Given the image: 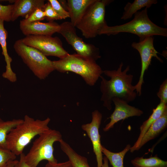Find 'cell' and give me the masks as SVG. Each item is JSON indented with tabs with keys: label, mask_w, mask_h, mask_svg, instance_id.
<instances>
[{
	"label": "cell",
	"mask_w": 167,
	"mask_h": 167,
	"mask_svg": "<svg viewBox=\"0 0 167 167\" xmlns=\"http://www.w3.org/2000/svg\"><path fill=\"white\" fill-rule=\"evenodd\" d=\"M59 142L61 149L68 157L72 167H90L86 158L77 153L62 139Z\"/></svg>",
	"instance_id": "obj_19"
},
{
	"label": "cell",
	"mask_w": 167,
	"mask_h": 167,
	"mask_svg": "<svg viewBox=\"0 0 167 167\" xmlns=\"http://www.w3.org/2000/svg\"><path fill=\"white\" fill-rule=\"evenodd\" d=\"M58 33L64 37L77 54L96 61L101 57L99 48L84 42L77 35L75 27L70 22H65L60 24Z\"/></svg>",
	"instance_id": "obj_9"
},
{
	"label": "cell",
	"mask_w": 167,
	"mask_h": 167,
	"mask_svg": "<svg viewBox=\"0 0 167 167\" xmlns=\"http://www.w3.org/2000/svg\"><path fill=\"white\" fill-rule=\"evenodd\" d=\"M102 116V114L98 110H95L92 113L91 122L84 124L81 126L82 129L86 132L92 143L93 151L96 156L97 167H102L103 164L102 145L99 132Z\"/></svg>",
	"instance_id": "obj_11"
},
{
	"label": "cell",
	"mask_w": 167,
	"mask_h": 167,
	"mask_svg": "<svg viewBox=\"0 0 167 167\" xmlns=\"http://www.w3.org/2000/svg\"><path fill=\"white\" fill-rule=\"evenodd\" d=\"M13 47L16 54L39 79H45L55 70L52 61L38 50L25 45L21 39L15 41Z\"/></svg>",
	"instance_id": "obj_6"
},
{
	"label": "cell",
	"mask_w": 167,
	"mask_h": 167,
	"mask_svg": "<svg viewBox=\"0 0 167 167\" xmlns=\"http://www.w3.org/2000/svg\"><path fill=\"white\" fill-rule=\"evenodd\" d=\"M45 19V13L43 9H38L34 11L28 18L21 21L25 23H30L36 21H40Z\"/></svg>",
	"instance_id": "obj_26"
},
{
	"label": "cell",
	"mask_w": 167,
	"mask_h": 167,
	"mask_svg": "<svg viewBox=\"0 0 167 167\" xmlns=\"http://www.w3.org/2000/svg\"><path fill=\"white\" fill-rule=\"evenodd\" d=\"M131 147V145L128 144L122 151L114 152L109 151L102 145L101 150L102 153L105 155L113 167H124V157Z\"/></svg>",
	"instance_id": "obj_22"
},
{
	"label": "cell",
	"mask_w": 167,
	"mask_h": 167,
	"mask_svg": "<svg viewBox=\"0 0 167 167\" xmlns=\"http://www.w3.org/2000/svg\"><path fill=\"white\" fill-rule=\"evenodd\" d=\"M50 119H35L26 115L23 122L12 129L8 135L6 147L16 156L22 153L25 147L36 136L49 130Z\"/></svg>",
	"instance_id": "obj_2"
},
{
	"label": "cell",
	"mask_w": 167,
	"mask_h": 167,
	"mask_svg": "<svg viewBox=\"0 0 167 167\" xmlns=\"http://www.w3.org/2000/svg\"><path fill=\"white\" fill-rule=\"evenodd\" d=\"M157 2L156 0H135L132 3L128 2L124 7V11L121 19L123 20L130 19L142 8L145 7L148 9Z\"/></svg>",
	"instance_id": "obj_20"
},
{
	"label": "cell",
	"mask_w": 167,
	"mask_h": 167,
	"mask_svg": "<svg viewBox=\"0 0 167 167\" xmlns=\"http://www.w3.org/2000/svg\"><path fill=\"white\" fill-rule=\"evenodd\" d=\"M45 2L44 0H14L11 21H14L19 17L26 19L38 9L44 10Z\"/></svg>",
	"instance_id": "obj_14"
},
{
	"label": "cell",
	"mask_w": 167,
	"mask_h": 167,
	"mask_svg": "<svg viewBox=\"0 0 167 167\" xmlns=\"http://www.w3.org/2000/svg\"><path fill=\"white\" fill-rule=\"evenodd\" d=\"M62 139L59 131L50 128L35 140L29 152L24 155L25 161L31 167H37L44 160L49 162H57L54 155L53 145L55 142H59Z\"/></svg>",
	"instance_id": "obj_5"
},
{
	"label": "cell",
	"mask_w": 167,
	"mask_h": 167,
	"mask_svg": "<svg viewBox=\"0 0 167 167\" xmlns=\"http://www.w3.org/2000/svg\"><path fill=\"white\" fill-rule=\"evenodd\" d=\"M1 94H0V97H1Z\"/></svg>",
	"instance_id": "obj_34"
},
{
	"label": "cell",
	"mask_w": 167,
	"mask_h": 167,
	"mask_svg": "<svg viewBox=\"0 0 167 167\" xmlns=\"http://www.w3.org/2000/svg\"><path fill=\"white\" fill-rule=\"evenodd\" d=\"M154 39L153 36H150L139 41L138 42H134L131 45V47L139 53L141 60L140 74L138 83L135 85V91L139 96L142 94V86L144 83V73L151 65L152 58L155 57L160 62H163V60L157 55L159 53L154 46Z\"/></svg>",
	"instance_id": "obj_10"
},
{
	"label": "cell",
	"mask_w": 167,
	"mask_h": 167,
	"mask_svg": "<svg viewBox=\"0 0 167 167\" xmlns=\"http://www.w3.org/2000/svg\"><path fill=\"white\" fill-rule=\"evenodd\" d=\"M167 108V104L160 102L156 107L153 109L152 113L149 118L140 126L139 136L134 145L131 147L130 149L131 152H133L137 151L141 140L145 133L151 126L162 115Z\"/></svg>",
	"instance_id": "obj_18"
},
{
	"label": "cell",
	"mask_w": 167,
	"mask_h": 167,
	"mask_svg": "<svg viewBox=\"0 0 167 167\" xmlns=\"http://www.w3.org/2000/svg\"><path fill=\"white\" fill-rule=\"evenodd\" d=\"M123 65L122 62L116 70L103 71V73L110 78L109 79L107 80L101 75L100 77V89L102 94L101 101L103 105L109 110L112 108L113 98L120 99L128 103L134 101L137 95L135 85L132 84L133 75L127 73L130 66H127L122 71Z\"/></svg>",
	"instance_id": "obj_1"
},
{
	"label": "cell",
	"mask_w": 167,
	"mask_h": 167,
	"mask_svg": "<svg viewBox=\"0 0 167 167\" xmlns=\"http://www.w3.org/2000/svg\"><path fill=\"white\" fill-rule=\"evenodd\" d=\"M103 164L102 167H109L108 165V160L106 156H105L103 157Z\"/></svg>",
	"instance_id": "obj_32"
},
{
	"label": "cell",
	"mask_w": 167,
	"mask_h": 167,
	"mask_svg": "<svg viewBox=\"0 0 167 167\" xmlns=\"http://www.w3.org/2000/svg\"><path fill=\"white\" fill-rule=\"evenodd\" d=\"M112 102L115 105L114 110L109 117L110 122L103 128V131L106 132L114 127L118 121L130 117L139 116L143 114L142 110L129 105L125 101L117 98H114Z\"/></svg>",
	"instance_id": "obj_12"
},
{
	"label": "cell",
	"mask_w": 167,
	"mask_h": 167,
	"mask_svg": "<svg viewBox=\"0 0 167 167\" xmlns=\"http://www.w3.org/2000/svg\"><path fill=\"white\" fill-rule=\"evenodd\" d=\"M13 7V4L7 5L0 4V19L4 21H11Z\"/></svg>",
	"instance_id": "obj_27"
},
{
	"label": "cell",
	"mask_w": 167,
	"mask_h": 167,
	"mask_svg": "<svg viewBox=\"0 0 167 167\" xmlns=\"http://www.w3.org/2000/svg\"><path fill=\"white\" fill-rule=\"evenodd\" d=\"M167 126V108L162 115L149 127L142 137L137 151L150 140L154 139L162 132Z\"/></svg>",
	"instance_id": "obj_17"
},
{
	"label": "cell",
	"mask_w": 167,
	"mask_h": 167,
	"mask_svg": "<svg viewBox=\"0 0 167 167\" xmlns=\"http://www.w3.org/2000/svg\"><path fill=\"white\" fill-rule=\"evenodd\" d=\"M96 0H68L66 3L70 22L75 27L89 6Z\"/></svg>",
	"instance_id": "obj_16"
},
{
	"label": "cell",
	"mask_w": 167,
	"mask_h": 167,
	"mask_svg": "<svg viewBox=\"0 0 167 167\" xmlns=\"http://www.w3.org/2000/svg\"><path fill=\"white\" fill-rule=\"evenodd\" d=\"M4 21L0 19V45L2 50V54L4 57L6 62V71L2 75V77L11 82H15L17 80L16 74L12 69L11 63L12 58L9 55L7 49L6 39L8 32L4 28Z\"/></svg>",
	"instance_id": "obj_15"
},
{
	"label": "cell",
	"mask_w": 167,
	"mask_h": 167,
	"mask_svg": "<svg viewBox=\"0 0 167 167\" xmlns=\"http://www.w3.org/2000/svg\"><path fill=\"white\" fill-rule=\"evenodd\" d=\"M20 29L22 33L27 36L29 35H39L52 36L58 32L60 25L54 21L43 23L36 21L25 23L20 21Z\"/></svg>",
	"instance_id": "obj_13"
},
{
	"label": "cell",
	"mask_w": 167,
	"mask_h": 167,
	"mask_svg": "<svg viewBox=\"0 0 167 167\" xmlns=\"http://www.w3.org/2000/svg\"><path fill=\"white\" fill-rule=\"evenodd\" d=\"M55 70L61 73L70 71L80 75L88 85L93 86L102 73L96 61L77 54H69L62 59L52 61Z\"/></svg>",
	"instance_id": "obj_4"
},
{
	"label": "cell",
	"mask_w": 167,
	"mask_h": 167,
	"mask_svg": "<svg viewBox=\"0 0 167 167\" xmlns=\"http://www.w3.org/2000/svg\"><path fill=\"white\" fill-rule=\"evenodd\" d=\"M135 167H167V161L161 160L157 155L148 158L143 156L135 158L131 161Z\"/></svg>",
	"instance_id": "obj_21"
},
{
	"label": "cell",
	"mask_w": 167,
	"mask_h": 167,
	"mask_svg": "<svg viewBox=\"0 0 167 167\" xmlns=\"http://www.w3.org/2000/svg\"><path fill=\"white\" fill-rule=\"evenodd\" d=\"M45 19L49 21H54V20L60 19L59 18L52 7L49 2L45 4L44 9Z\"/></svg>",
	"instance_id": "obj_28"
},
{
	"label": "cell",
	"mask_w": 167,
	"mask_h": 167,
	"mask_svg": "<svg viewBox=\"0 0 167 167\" xmlns=\"http://www.w3.org/2000/svg\"><path fill=\"white\" fill-rule=\"evenodd\" d=\"M52 7L58 15L60 19H65L70 17L69 14L61 5L58 1L57 0H49Z\"/></svg>",
	"instance_id": "obj_25"
},
{
	"label": "cell",
	"mask_w": 167,
	"mask_h": 167,
	"mask_svg": "<svg viewBox=\"0 0 167 167\" xmlns=\"http://www.w3.org/2000/svg\"><path fill=\"white\" fill-rule=\"evenodd\" d=\"M157 95L160 102L167 103V79H166L160 86Z\"/></svg>",
	"instance_id": "obj_29"
},
{
	"label": "cell",
	"mask_w": 167,
	"mask_h": 167,
	"mask_svg": "<svg viewBox=\"0 0 167 167\" xmlns=\"http://www.w3.org/2000/svg\"><path fill=\"white\" fill-rule=\"evenodd\" d=\"M21 39L25 45L36 49L46 57L55 56L60 59L69 54L63 48L61 41L57 36L29 35Z\"/></svg>",
	"instance_id": "obj_8"
},
{
	"label": "cell",
	"mask_w": 167,
	"mask_h": 167,
	"mask_svg": "<svg viewBox=\"0 0 167 167\" xmlns=\"http://www.w3.org/2000/svg\"><path fill=\"white\" fill-rule=\"evenodd\" d=\"M112 0H96L88 8L75 26L87 39L98 35L99 31L107 25L105 19V7L113 2Z\"/></svg>",
	"instance_id": "obj_7"
},
{
	"label": "cell",
	"mask_w": 167,
	"mask_h": 167,
	"mask_svg": "<svg viewBox=\"0 0 167 167\" xmlns=\"http://www.w3.org/2000/svg\"><path fill=\"white\" fill-rule=\"evenodd\" d=\"M147 12V8L137 12L132 20L123 24L111 26L107 24L99 31L98 35L109 36L122 32L129 33L137 36L139 41L155 35L167 36V28L161 27L152 22L149 18Z\"/></svg>",
	"instance_id": "obj_3"
},
{
	"label": "cell",
	"mask_w": 167,
	"mask_h": 167,
	"mask_svg": "<svg viewBox=\"0 0 167 167\" xmlns=\"http://www.w3.org/2000/svg\"><path fill=\"white\" fill-rule=\"evenodd\" d=\"M23 119L5 121L0 118V145L6 147L7 136L11 130L22 122Z\"/></svg>",
	"instance_id": "obj_23"
},
{
	"label": "cell",
	"mask_w": 167,
	"mask_h": 167,
	"mask_svg": "<svg viewBox=\"0 0 167 167\" xmlns=\"http://www.w3.org/2000/svg\"><path fill=\"white\" fill-rule=\"evenodd\" d=\"M16 156L6 148L0 145V167H7L15 160Z\"/></svg>",
	"instance_id": "obj_24"
},
{
	"label": "cell",
	"mask_w": 167,
	"mask_h": 167,
	"mask_svg": "<svg viewBox=\"0 0 167 167\" xmlns=\"http://www.w3.org/2000/svg\"><path fill=\"white\" fill-rule=\"evenodd\" d=\"M18 160H15L11 162L7 165V167H14Z\"/></svg>",
	"instance_id": "obj_33"
},
{
	"label": "cell",
	"mask_w": 167,
	"mask_h": 167,
	"mask_svg": "<svg viewBox=\"0 0 167 167\" xmlns=\"http://www.w3.org/2000/svg\"><path fill=\"white\" fill-rule=\"evenodd\" d=\"M45 167H72L69 161L61 163H51L48 162Z\"/></svg>",
	"instance_id": "obj_30"
},
{
	"label": "cell",
	"mask_w": 167,
	"mask_h": 167,
	"mask_svg": "<svg viewBox=\"0 0 167 167\" xmlns=\"http://www.w3.org/2000/svg\"><path fill=\"white\" fill-rule=\"evenodd\" d=\"M24 155L25 154L23 153L19 155V160H18L14 167H31L25 161Z\"/></svg>",
	"instance_id": "obj_31"
}]
</instances>
